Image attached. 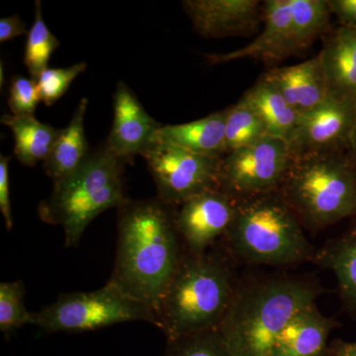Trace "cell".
Masks as SVG:
<instances>
[{"label": "cell", "mask_w": 356, "mask_h": 356, "mask_svg": "<svg viewBox=\"0 0 356 356\" xmlns=\"http://www.w3.org/2000/svg\"><path fill=\"white\" fill-rule=\"evenodd\" d=\"M238 283L216 255L184 252L154 311L156 325L168 343L219 329Z\"/></svg>", "instance_id": "3"}, {"label": "cell", "mask_w": 356, "mask_h": 356, "mask_svg": "<svg viewBox=\"0 0 356 356\" xmlns=\"http://www.w3.org/2000/svg\"><path fill=\"white\" fill-rule=\"evenodd\" d=\"M165 356H232L218 330L197 332L168 343Z\"/></svg>", "instance_id": "27"}, {"label": "cell", "mask_w": 356, "mask_h": 356, "mask_svg": "<svg viewBox=\"0 0 356 356\" xmlns=\"http://www.w3.org/2000/svg\"><path fill=\"white\" fill-rule=\"evenodd\" d=\"M113 99V125L105 146L115 156L131 163L154 144L156 134L163 125L147 113L123 81L117 83Z\"/></svg>", "instance_id": "13"}, {"label": "cell", "mask_w": 356, "mask_h": 356, "mask_svg": "<svg viewBox=\"0 0 356 356\" xmlns=\"http://www.w3.org/2000/svg\"><path fill=\"white\" fill-rule=\"evenodd\" d=\"M242 100L259 117L267 136L289 143L298 125L300 114L273 83L262 76L243 95Z\"/></svg>", "instance_id": "20"}, {"label": "cell", "mask_w": 356, "mask_h": 356, "mask_svg": "<svg viewBox=\"0 0 356 356\" xmlns=\"http://www.w3.org/2000/svg\"><path fill=\"white\" fill-rule=\"evenodd\" d=\"M126 163L106 146L100 147L76 172L54 184L51 195L39 204L41 221L64 229L65 247H76L96 217L127 202Z\"/></svg>", "instance_id": "4"}, {"label": "cell", "mask_w": 356, "mask_h": 356, "mask_svg": "<svg viewBox=\"0 0 356 356\" xmlns=\"http://www.w3.org/2000/svg\"><path fill=\"white\" fill-rule=\"evenodd\" d=\"M332 14L341 26L356 28V0H327Z\"/></svg>", "instance_id": "31"}, {"label": "cell", "mask_w": 356, "mask_h": 356, "mask_svg": "<svg viewBox=\"0 0 356 356\" xmlns=\"http://www.w3.org/2000/svg\"><path fill=\"white\" fill-rule=\"evenodd\" d=\"M291 159L287 142L266 136L222 156L218 188L236 201L273 193L282 185Z\"/></svg>", "instance_id": "8"}, {"label": "cell", "mask_w": 356, "mask_h": 356, "mask_svg": "<svg viewBox=\"0 0 356 356\" xmlns=\"http://www.w3.org/2000/svg\"><path fill=\"white\" fill-rule=\"evenodd\" d=\"M321 292L298 278L238 283L218 331L232 356H271L280 332L297 313L316 303Z\"/></svg>", "instance_id": "2"}, {"label": "cell", "mask_w": 356, "mask_h": 356, "mask_svg": "<svg viewBox=\"0 0 356 356\" xmlns=\"http://www.w3.org/2000/svg\"><path fill=\"white\" fill-rule=\"evenodd\" d=\"M236 201L219 188L198 194L179 205L175 227L185 252L201 254L226 236L235 215Z\"/></svg>", "instance_id": "11"}, {"label": "cell", "mask_w": 356, "mask_h": 356, "mask_svg": "<svg viewBox=\"0 0 356 356\" xmlns=\"http://www.w3.org/2000/svg\"><path fill=\"white\" fill-rule=\"evenodd\" d=\"M264 27L261 34L247 46L228 54L207 55L212 65L254 58L278 62L300 51L292 28L289 0H267L264 4Z\"/></svg>", "instance_id": "14"}, {"label": "cell", "mask_w": 356, "mask_h": 356, "mask_svg": "<svg viewBox=\"0 0 356 356\" xmlns=\"http://www.w3.org/2000/svg\"><path fill=\"white\" fill-rule=\"evenodd\" d=\"M334 353L336 356H356V343L336 341L334 344Z\"/></svg>", "instance_id": "33"}, {"label": "cell", "mask_w": 356, "mask_h": 356, "mask_svg": "<svg viewBox=\"0 0 356 356\" xmlns=\"http://www.w3.org/2000/svg\"><path fill=\"white\" fill-rule=\"evenodd\" d=\"M1 123L13 132L15 142L14 154L26 166H36L41 161L44 163L60 133V130L53 126L37 120L34 115L4 114Z\"/></svg>", "instance_id": "22"}, {"label": "cell", "mask_w": 356, "mask_h": 356, "mask_svg": "<svg viewBox=\"0 0 356 356\" xmlns=\"http://www.w3.org/2000/svg\"><path fill=\"white\" fill-rule=\"evenodd\" d=\"M129 322L156 325V316L109 282L95 291L65 293L51 305L32 312V325L47 332H93Z\"/></svg>", "instance_id": "7"}, {"label": "cell", "mask_w": 356, "mask_h": 356, "mask_svg": "<svg viewBox=\"0 0 356 356\" xmlns=\"http://www.w3.org/2000/svg\"><path fill=\"white\" fill-rule=\"evenodd\" d=\"M165 205L179 206L198 194L218 188L222 158L201 156L154 142L142 154Z\"/></svg>", "instance_id": "9"}, {"label": "cell", "mask_w": 356, "mask_h": 356, "mask_svg": "<svg viewBox=\"0 0 356 356\" xmlns=\"http://www.w3.org/2000/svg\"><path fill=\"white\" fill-rule=\"evenodd\" d=\"M280 188L293 212L311 228L356 215V165L341 152L292 156Z\"/></svg>", "instance_id": "6"}, {"label": "cell", "mask_w": 356, "mask_h": 356, "mask_svg": "<svg viewBox=\"0 0 356 356\" xmlns=\"http://www.w3.org/2000/svg\"><path fill=\"white\" fill-rule=\"evenodd\" d=\"M86 63H79L69 67H48L44 70L36 79L41 102L47 106L55 104L69 90L70 84L74 83V79L86 72Z\"/></svg>", "instance_id": "28"}, {"label": "cell", "mask_w": 356, "mask_h": 356, "mask_svg": "<svg viewBox=\"0 0 356 356\" xmlns=\"http://www.w3.org/2000/svg\"><path fill=\"white\" fill-rule=\"evenodd\" d=\"M88 106V98H83L77 105L69 125L60 130L48 158L43 163L44 172L53 184L62 181L76 172L90 156L84 129Z\"/></svg>", "instance_id": "19"}, {"label": "cell", "mask_w": 356, "mask_h": 356, "mask_svg": "<svg viewBox=\"0 0 356 356\" xmlns=\"http://www.w3.org/2000/svg\"><path fill=\"white\" fill-rule=\"evenodd\" d=\"M355 123V100L327 95L317 107L300 115L298 125L288 143L291 156L348 149Z\"/></svg>", "instance_id": "10"}, {"label": "cell", "mask_w": 356, "mask_h": 356, "mask_svg": "<svg viewBox=\"0 0 356 356\" xmlns=\"http://www.w3.org/2000/svg\"><path fill=\"white\" fill-rule=\"evenodd\" d=\"M266 136L264 123L243 100L241 99L234 106L226 109V154L250 146Z\"/></svg>", "instance_id": "23"}, {"label": "cell", "mask_w": 356, "mask_h": 356, "mask_svg": "<svg viewBox=\"0 0 356 356\" xmlns=\"http://www.w3.org/2000/svg\"><path fill=\"white\" fill-rule=\"evenodd\" d=\"M293 33L300 50L305 49L330 24L327 0H289Z\"/></svg>", "instance_id": "24"}, {"label": "cell", "mask_w": 356, "mask_h": 356, "mask_svg": "<svg viewBox=\"0 0 356 356\" xmlns=\"http://www.w3.org/2000/svg\"><path fill=\"white\" fill-rule=\"evenodd\" d=\"M313 261L334 273L344 306L356 316V227L321 248Z\"/></svg>", "instance_id": "21"}, {"label": "cell", "mask_w": 356, "mask_h": 356, "mask_svg": "<svg viewBox=\"0 0 356 356\" xmlns=\"http://www.w3.org/2000/svg\"><path fill=\"white\" fill-rule=\"evenodd\" d=\"M60 44L44 23L41 1L37 0L35 2L34 22L27 34L24 53V64L31 79L36 81L40 74L48 69L49 60Z\"/></svg>", "instance_id": "25"}, {"label": "cell", "mask_w": 356, "mask_h": 356, "mask_svg": "<svg viewBox=\"0 0 356 356\" xmlns=\"http://www.w3.org/2000/svg\"><path fill=\"white\" fill-rule=\"evenodd\" d=\"M117 210L116 257L108 282L154 314L184 254L175 213L159 198L129 199Z\"/></svg>", "instance_id": "1"}, {"label": "cell", "mask_w": 356, "mask_h": 356, "mask_svg": "<svg viewBox=\"0 0 356 356\" xmlns=\"http://www.w3.org/2000/svg\"><path fill=\"white\" fill-rule=\"evenodd\" d=\"M226 236L234 254L250 264L287 266L316 254L298 217L274 192L236 201Z\"/></svg>", "instance_id": "5"}, {"label": "cell", "mask_w": 356, "mask_h": 356, "mask_svg": "<svg viewBox=\"0 0 356 356\" xmlns=\"http://www.w3.org/2000/svg\"><path fill=\"white\" fill-rule=\"evenodd\" d=\"M327 95L356 102V28L341 26L318 54Z\"/></svg>", "instance_id": "17"}, {"label": "cell", "mask_w": 356, "mask_h": 356, "mask_svg": "<svg viewBox=\"0 0 356 356\" xmlns=\"http://www.w3.org/2000/svg\"><path fill=\"white\" fill-rule=\"evenodd\" d=\"M346 149L348 152V159L356 165V123L355 128H353V134H351L350 144H348V149Z\"/></svg>", "instance_id": "34"}, {"label": "cell", "mask_w": 356, "mask_h": 356, "mask_svg": "<svg viewBox=\"0 0 356 356\" xmlns=\"http://www.w3.org/2000/svg\"><path fill=\"white\" fill-rule=\"evenodd\" d=\"M41 102L36 81L22 76H15L9 86L8 106L11 114L16 116L34 115Z\"/></svg>", "instance_id": "29"}, {"label": "cell", "mask_w": 356, "mask_h": 356, "mask_svg": "<svg viewBox=\"0 0 356 356\" xmlns=\"http://www.w3.org/2000/svg\"><path fill=\"white\" fill-rule=\"evenodd\" d=\"M11 156H0V211L6 222V229L13 228V208H11L10 189H9V163Z\"/></svg>", "instance_id": "30"}, {"label": "cell", "mask_w": 356, "mask_h": 356, "mask_svg": "<svg viewBox=\"0 0 356 356\" xmlns=\"http://www.w3.org/2000/svg\"><path fill=\"white\" fill-rule=\"evenodd\" d=\"M182 7L204 38L248 36L264 19V6L257 0H186Z\"/></svg>", "instance_id": "12"}, {"label": "cell", "mask_w": 356, "mask_h": 356, "mask_svg": "<svg viewBox=\"0 0 356 356\" xmlns=\"http://www.w3.org/2000/svg\"><path fill=\"white\" fill-rule=\"evenodd\" d=\"M336 321L325 317L316 303L297 313L280 332L271 356H321Z\"/></svg>", "instance_id": "16"}, {"label": "cell", "mask_w": 356, "mask_h": 356, "mask_svg": "<svg viewBox=\"0 0 356 356\" xmlns=\"http://www.w3.org/2000/svg\"><path fill=\"white\" fill-rule=\"evenodd\" d=\"M25 23L18 15L0 19V43L28 34Z\"/></svg>", "instance_id": "32"}, {"label": "cell", "mask_w": 356, "mask_h": 356, "mask_svg": "<svg viewBox=\"0 0 356 356\" xmlns=\"http://www.w3.org/2000/svg\"><path fill=\"white\" fill-rule=\"evenodd\" d=\"M26 289L21 280L0 284V331L6 337L25 325H32V312L26 308Z\"/></svg>", "instance_id": "26"}, {"label": "cell", "mask_w": 356, "mask_h": 356, "mask_svg": "<svg viewBox=\"0 0 356 356\" xmlns=\"http://www.w3.org/2000/svg\"><path fill=\"white\" fill-rule=\"evenodd\" d=\"M226 109L188 123L161 126L154 142L180 147L201 156L222 158L225 143Z\"/></svg>", "instance_id": "18"}, {"label": "cell", "mask_w": 356, "mask_h": 356, "mask_svg": "<svg viewBox=\"0 0 356 356\" xmlns=\"http://www.w3.org/2000/svg\"><path fill=\"white\" fill-rule=\"evenodd\" d=\"M264 77L278 89L300 115L317 107L327 96L318 55L300 64L270 70Z\"/></svg>", "instance_id": "15"}]
</instances>
